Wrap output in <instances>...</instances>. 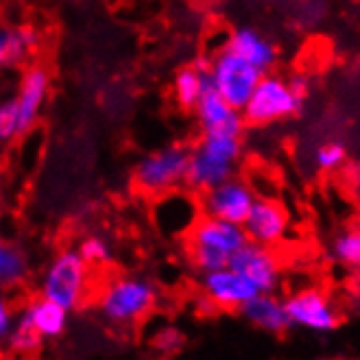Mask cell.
<instances>
[{
    "label": "cell",
    "mask_w": 360,
    "mask_h": 360,
    "mask_svg": "<svg viewBox=\"0 0 360 360\" xmlns=\"http://www.w3.org/2000/svg\"><path fill=\"white\" fill-rule=\"evenodd\" d=\"M247 243L243 225H231L201 214L184 236V253L190 266L203 275L229 266L231 258Z\"/></svg>",
    "instance_id": "6da1fadb"
},
{
    "label": "cell",
    "mask_w": 360,
    "mask_h": 360,
    "mask_svg": "<svg viewBox=\"0 0 360 360\" xmlns=\"http://www.w3.org/2000/svg\"><path fill=\"white\" fill-rule=\"evenodd\" d=\"M243 158V138L238 136H201L190 149L184 188L193 195H203L223 181L236 177V166Z\"/></svg>",
    "instance_id": "7a4b0ae2"
},
{
    "label": "cell",
    "mask_w": 360,
    "mask_h": 360,
    "mask_svg": "<svg viewBox=\"0 0 360 360\" xmlns=\"http://www.w3.org/2000/svg\"><path fill=\"white\" fill-rule=\"evenodd\" d=\"M158 284L146 275H118L98 290V314L112 326H134L158 306Z\"/></svg>",
    "instance_id": "3957f363"
},
{
    "label": "cell",
    "mask_w": 360,
    "mask_h": 360,
    "mask_svg": "<svg viewBox=\"0 0 360 360\" xmlns=\"http://www.w3.org/2000/svg\"><path fill=\"white\" fill-rule=\"evenodd\" d=\"M308 81L304 77L284 79L280 75H262L256 90L249 96L243 108L245 124L266 127L273 122H282L295 118L306 101Z\"/></svg>",
    "instance_id": "277c9868"
},
{
    "label": "cell",
    "mask_w": 360,
    "mask_h": 360,
    "mask_svg": "<svg viewBox=\"0 0 360 360\" xmlns=\"http://www.w3.org/2000/svg\"><path fill=\"white\" fill-rule=\"evenodd\" d=\"M92 266L79 256L77 249H61L51 258L39 275V297L57 304L66 312H75L90 295Z\"/></svg>",
    "instance_id": "5b68a950"
},
{
    "label": "cell",
    "mask_w": 360,
    "mask_h": 360,
    "mask_svg": "<svg viewBox=\"0 0 360 360\" xmlns=\"http://www.w3.org/2000/svg\"><path fill=\"white\" fill-rule=\"evenodd\" d=\"M188 160L190 149L181 144L160 146V149L149 151L136 162L131 171V184L138 193L153 199L175 193L186 184Z\"/></svg>",
    "instance_id": "8992f818"
},
{
    "label": "cell",
    "mask_w": 360,
    "mask_h": 360,
    "mask_svg": "<svg viewBox=\"0 0 360 360\" xmlns=\"http://www.w3.org/2000/svg\"><path fill=\"white\" fill-rule=\"evenodd\" d=\"M260 79L262 72L258 68L227 49H221L207 68L210 88L238 112H243Z\"/></svg>",
    "instance_id": "52a82bcc"
},
{
    "label": "cell",
    "mask_w": 360,
    "mask_h": 360,
    "mask_svg": "<svg viewBox=\"0 0 360 360\" xmlns=\"http://www.w3.org/2000/svg\"><path fill=\"white\" fill-rule=\"evenodd\" d=\"M290 328H302L314 334H330L343 323V314L330 295L319 286H308L284 300Z\"/></svg>",
    "instance_id": "ba28073f"
},
{
    "label": "cell",
    "mask_w": 360,
    "mask_h": 360,
    "mask_svg": "<svg viewBox=\"0 0 360 360\" xmlns=\"http://www.w3.org/2000/svg\"><path fill=\"white\" fill-rule=\"evenodd\" d=\"M256 199V190H253V186L247 179L231 177L221 186L203 193L199 197V207L203 217L225 221L231 225H243Z\"/></svg>",
    "instance_id": "9c48e42d"
},
{
    "label": "cell",
    "mask_w": 360,
    "mask_h": 360,
    "mask_svg": "<svg viewBox=\"0 0 360 360\" xmlns=\"http://www.w3.org/2000/svg\"><path fill=\"white\" fill-rule=\"evenodd\" d=\"M247 240L260 247L278 249L288 240L290 214L282 201L273 197H258L247 221L243 223Z\"/></svg>",
    "instance_id": "30bf717a"
},
{
    "label": "cell",
    "mask_w": 360,
    "mask_h": 360,
    "mask_svg": "<svg viewBox=\"0 0 360 360\" xmlns=\"http://www.w3.org/2000/svg\"><path fill=\"white\" fill-rule=\"evenodd\" d=\"M229 266L238 271L258 295H278L282 284V260L275 249L247 243L231 258Z\"/></svg>",
    "instance_id": "8fae6325"
},
{
    "label": "cell",
    "mask_w": 360,
    "mask_h": 360,
    "mask_svg": "<svg viewBox=\"0 0 360 360\" xmlns=\"http://www.w3.org/2000/svg\"><path fill=\"white\" fill-rule=\"evenodd\" d=\"M199 290L201 300L210 308L227 312H238L249 300L258 295V290L231 266L203 273L199 278Z\"/></svg>",
    "instance_id": "7c38bea8"
},
{
    "label": "cell",
    "mask_w": 360,
    "mask_h": 360,
    "mask_svg": "<svg viewBox=\"0 0 360 360\" xmlns=\"http://www.w3.org/2000/svg\"><path fill=\"white\" fill-rule=\"evenodd\" d=\"M199 217H201L199 201L188 190H175V193L158 197L153 205L155 225L160 227L162 234L173 238H184Z\"/></svg>",
    "instance_id": "4fadbf2b"
},
{
    "label": "cell",
    "mask_w": 360,
    "mask_h": 360,
    "mask_svg": "<svg viewBox=\"0 0 360 360\" xmlns=\"http://www.w3.org/2000/svg\"><path fill=\"white\" fill-rule=\"evenodd\" d=\"M197 116V124L201 136H238L243 138L245 118L243 112L234 110L225 103L214 90L207 88L199 98L197 108L193 110Z\"/></svg>",
    "instance_id": "5bb4252c"
},
{
    "label": "cell",
    "mask_w": 360,
    "mask_h": 360,
    "mask_svg": "<svg viewBox=\"0 0 360 360\" xmlns=\"http://www.w3.org/2000/svg\"><path fill=\"white\" fill-rule=\"evenodd\" d=\"M51 92V72L44 66H31L20 79L15 105L20 116V131L27 134L33 129Z\"/></svg>",
    "instance_id": "9a60e30c"
},
{
    "label": "cell",
    "mask_w": 360,
    "mask_h": 360,
    "mask_svg": "<svg viewBox=\"0 0 360 360\" xmlns=\"http://www.w3.org/2000/svg\"><path fill=\"white\" fill-rule=\"evenodd\" d=\"M227 51H231L234 55H238L240 59H245L247 63H251L253 68H258L262 75H266L275 61H278V51L271 44V41L256 29H236L227 37Z\"/></svg>",
    "instance_id": "2e32d148"
},
{
    "label": "cell",
    "mask_w": 360,
    "mask_h": 360,
    "mask_svg": "<svg viewBox=\"0 0 360 360\" xmlns=\"http://www.w3.org/2000/svg\"><path fill=\"white\" fill-rule=\"evenodd\" d=\"M238 312L249 326H253L260 332L284 334L286 330H290L284 300H280L278 295H256Z\"/></svg>",
    "instance_id": "e0dca14e"
},
{
    "label": "cell",
    "mask_w": 360,
    "mask_h": 360,
    "mask_svg": "<svg viewBox=\"0 0 360 360\" xmlns=\"http://www.w3.org/2000/svg\"><path fill=\"white\" fill-rule=\"evenodd\" d=\"M20 312L31 321L35 332L41 336V341H57V338L66 334L68 323H70V312L41 297L35 302H29Z\"/></svg>",
    "instance_id": "ac0fdd59"
},
{
    "label": "cell",
    "mask_w": 360,
    "mask_h": 360,
    "mask_svg": "<svg viewBox=\"0 0 360 360\" xmlns=\"http://www.w3.org/2000/svg\"><path fill=\"white\" fill-rule=\"evenodd\" d=\"M37 44L31 27H0V70H11L22 63Z\"/></svg>",
    "instance_id": "d6986e66"
},
{
    "label": "cell",
    "mask_w": 360,
    "mask_h": 360,
    "mask_svg": "<svg viewBox=\"0 0 360 360\" xmlns=\"http://www.w3.org/2000/svg\"><path fill=\"white\" fill-rule=\"evenodd\" d=\"M207 88V70L201 66H184L173 77V98L186 112H193L197 108L199 98Z\"/></svg>",
    "instance_id": "ffe728a7"
},
{
    "label": "cell",
    "mask_w": 360,
    "mask_h": 360,
    "mask_svg": "<svg viewBox=\"0 0 360 360\" xmlns=\"http://www.w3.org/2000/svg\"><path fill=\"white\" fill-rule=\"evenodd\" d=\"M31 273L27 251L11 243L0 238V290H9L22 284Z\"/></svg>",
    "instance_id": "44dd1931"
},
{
    "label": "cell",
    "mask_w": 360,
    "mask_h": 360,
    "mask_svg": "<svg viewBox=\"0 0 360 360\" xmlns=\"http://www.w3.org/2000/svg\"><path fill=\"white\" fill-rule=\"evenodd\" d=\"M330 256L336 264L345 266L347 271L360 273V229L347 227L338 231L330 245Z\"/></svg>",
    "instance_id": "7402d4cb"
},
{
    "label": "cell",
    "mask_w": 360,
    "mask_h": 360,
    "mask_svg": "<svg viewBox=\"0 0 360 360\" xmlns=\"http://www.w3.org/2000/svg\"><path fill=\"white\" fill-rule=\"evenodd\" d=\"M41 336L35 332V328L31 326V321L22 312H18L15 316V326L7 338L5 347L13 354V356H20V358H29L33 356L39 347H41Z\"/></svg>",
    "instance_id": "603a6c76"
},
{
    "label": "cell",
    "mask_w": 360,
    "mask_h": 360,
    "mask_svg": "<svg viewBox=\"0 0 360 360\" xmlns=\"http://www.w3.org/2000/svg\"><path fill=\"white\" fill-rule=\"evenodd\" d=\"M77 251L90 266H105L114 260V245L110 243V238H105L101 234L86 236L79 243Z\"/></svg>",
    "instance_id": "cb8c5ba5"
},
{
    "label": "cell",
    "mask_w": 360,
    "mask_h": 360,
    "mask_svg": "<svg viewBox=\"0 0 360 360\" xmlns=\"http://www.w3.org/2000/svg\"><path fill=\"white\" fill-rule=\"evenodd\" d=\"M347 160V146L343 142H326L314 151V164L321 171H336L338 166H343Z\"/></svg>",
    "instance_id": "d4e9b609"
},
{
    "label": "cell",
    "mask_w": 360,
    "mask_h": 360,
    "mask_svg": "<svg viewBox=\"0 0 360 360\" xmlns=\"http://www.w3.org/2000/svg\"><path fill=\"white\" fill-rule=\"evenodd\" d=\"M18 136H22V131H20L18 105L15 98L11 96L0 101V142H11Z\"/></svg>",
    "instance_id": "484cf974"
},
{
    "label": "cell",
    "mask_w": 360,
    "mask_h": 360,
    "mask_svg": "<svg viewBox=\"0 0 360 360\" xmlns=\"http://www.w3.org/2000/svg\"><path fill=\"white\" fill-rule=\"evenodd\" d=\"M15 316H18V312H15L11 300L0 290V347H5L7 338L15 326Z\"/></svg>",
    "instance_id": "4316f807"
},
{
    "label": "cell",
    "mask_w": 360,
    "mask_h": 360,
    "mask_svg": "<svg viewBox=\"0 0 360 360\" xmlns=\"http://www.w3.org/2000/svg\"><path fill=\"white\" fill-rule=\"evenodd\" d=\"M181 343H184L181 334H179L177 330H173V328H166V330H162V332L155 336V347H158L160 352H164V354H173V352H177V349L181 347Z\"/></svg>",
    "instance_id": "83f0119b"
},
{
    "label": "cell",
    "mask_w": 360,
    "mask_h": 360,
    "mask_svg": "<svg viewBox=\"0 0 360 360\" xmlns=\"http://www.w3.org/2000/svg\"><path fill=\"white\" fill-rule=\"evenodd\" d=\"M358 229H360V212H358Z\"/></svg>",
    "instance_id": "f1b7e54d"
}]
</instances>
